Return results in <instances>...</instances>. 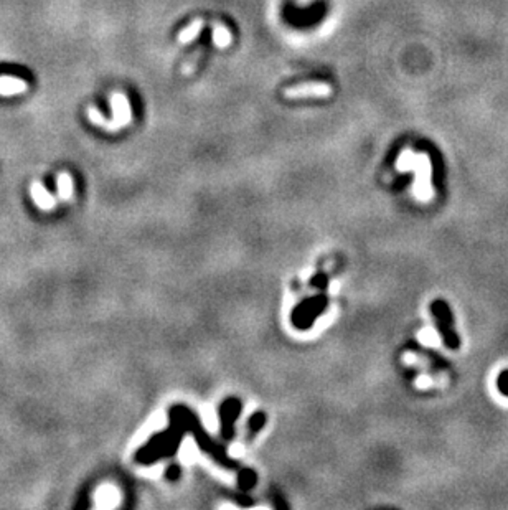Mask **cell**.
Instances as JSON below:
<instances>
[{
  "instance_id": "1",
  "label": "cell",
  "mask_w": 508,
  "mask_h": 510,
  "mask_svg": "<svg viewBox=\"0 0 508 510\" xmlns=\"http://www.w3.org/2000/svg\"><path fill=\"white\" fill-rule=\"evenodd\" d=\"M187 434V424L184 418V404H175L170 410V424L164 431L155 433L135 454L141 464H154L159 459L172 458L180 448V442Z\"/></svg>"
},
{
  "instance_id": "2",
  "label": "cell",
  "mask_w": 508,
  "mask_h": 510,
  "mask_svg": "<svg viewBox=\"0 0 508 510\" xmlns=\"http://www.w3.org/2000/svg\"><path fill=\"white\" fill-rule=\"evenodd\" d=\"M184 418H185V424H187V433L193 434L197 444L200 446L206 454H210V456L213 458L219 466L228 467V469H235V467H238L236 461H233V459L230 458V454L224 451L223 446L218 444L217 441L211 440V438L208 436V433L205 431V428H203L200 421H198L197 415H195L192 410H188L187 406H184Z\"/></svg>"
},
{
  "instance_id": "3",
  "label": "cell",
  "mask_w": 508,
  "mask_h": 510,
  "mask_svg": "<svg viewBox=\"0 0 508 510\" xmlns=\"http://www.w3.org/2000/svg\"><path fill=\"white\" fill-rule=\"evenodd\" d=\"M111 108H113V119H104V116L95 108L88 109V116L95 124L104 126L108 130H117L129 124L133 119V111H130L129 99L122 92H113L111 96Z\"/></svg>"
},
{
  "instance_id": "4",
  "label": "cell",
  "mask_w": 508,
  "mask_h": 510,
  "mask_svg": "<svg viewBox=\"0 0 508 510\" xmlns=\"http://www.w3.org/2000/svg\"><path fill=\"white\" fill-rule=\"evenodd\" d=\"M431 314H433L436 320V327H438L439 334L442 337L444 345L447 349H452V351H457L460 347V339L459 334L456 332V320L451 306L442 299H436L431 304Z\"/></svg>"
},
{
  "instance_id": "5",
  "label": "cell",
  "mask_w": 508,
  "mask_h": 510,
  "mask_svg": "<svg viewBox=\"0 0 508 510\" xmlns=\"http://www.w3.org/2000/svg\"><path fill=\"white\" fill-rule=\"evenodd\" d=\"M329 304V299L325 294H319L311 299H306L292 311V324L297 328H311L312 324L320 314H324L325 307Z\"/></svg>"
},
{
  "instance_id": "6",
  "label": "cell",
  "mask_w": 508,
  "mask_h": 510,
  "mask_svg": "<svg viewBox=\"0 0 508 510\" xmlns=\"http://www.w3.org/2000/svg\"><path fill=\"white\" fill-rule=\"evenodd\" d=\"M241 411H243V403L235 396L226 398L219 404V423H222V438L224 441H231L235 436V423Z\"/></svg>"
},
{
  "instance_id": "7",
  "label": "cell",
  "mask_w": 508,
  "mask_h": 510,
  "mask_svg": "<svg viewBox=\"0 0 508 510\" xmlns=\"http://www.w3.org/2000/svg\"><path fill=\"white\" fill-rule=\"evenodd\" d=\"M330 95L332 88L327 83H304L284 91L286 98H327Z\"/></svg>"
},
{
  "instance_id": "8",
  "label": "cell",
  "mask_w": 508,
  "mask_h": 510,
  "mask_svg": "<svg viewBox=\"0 0 508 510\" xmlns=\"http://www.w3.org/2000/svg\"><path fill=\"white\" fill-rule=\"evenodd\" d=\"M30 195L33 198V202L37 204L38 208L45 210V212H50V210H53L55 205H57V198H55L48 190H46V188L43 187V184H40V182H33L32 184Z\"/></svg>"
},
{
  "instance_id": "9",
  "label": "cell",
  "mask_w": 508,
  "mask_h": 510,
  "mask_svg": "<svg viewBox=\"0 0 508 510\" xmlns=\"http://www.w3.org/2000/svg\"><path fill=\"white\" fill-rule=\"evenodd\" d=\"M28 90L27 81L22 78H12V77H0V95L2 96H14L22 95Z\"/></svg>"
},
{
  "instance_id": "10",
  "label": "cell",
  "mask_w": 508,
  "mask_h": 510,
  "mask_svg": "<svg viewBox=\"0 0 508 510\" xmlns=\"http://www.w3.org/2000/svg\"><path fill=\"white\" fill-rule=\"evenodd\" d=\"M57 185H58V197H60V200H70V198L73 197V180H71V177L65 174V172L58 175Z\"/></svg>"
},
{
  "instance_id": "11",
  "label": "cell",
  "mask_w": 508,
  "mask_h": 510,
  "mask_svg": "<svg viewBox=\"0 0 508 510\" xmlns=\"http://www.w3.org/2000/svg\"><path fill=\"white\" fill-rule=\"evenodd\" d=\"M202 28H203V20L197 19L193 23H190L188 27H185L184 30L180 32L179 41H180V43H188V41L195 40L198 35H200Z\"/></svg>"
},
{
  "instance_id": "12",
  "label": "cell",
  "mask_w": 508,
  "mask_h": 510,
  "mask_svg": "<svg viewBox=\"0 0 508 510\" xmlns=\"http://www.w3.org/2000/svg\"><path fill=\"white\" fill-rule=\"evenodd\" d=\"M264 424H266V415H264V413L257 411V413H254V415H251V418H249V421H248L249 440H251L253 436H256V434L260 433L262 428H264Z\"/></svg>"
},
{
  "instance_id": "13",
  "label": "cell",
  "mask_w": 508,
  "mask_h": 510,
  "mask_svg": "<svg viewBox=\"0 0 508 510\" xmlns=\"http://www.w3.org/2000/svg\"><path fill=\"white\" fill-rule=\"evenodd\" d=\"M213 43H217L218 46H228L231 43V33L228 30L226 27L223 25H217L213 28Z\"/></svg>"
},
{
  "instance_id": "14",
  "label": "cell",
  "mask_w": 508,
  "mask_h": 510,
  "mask_svg": "<svg viewBox=\"0 0 508 510\" xmlns=\"http://www.w3.org/2000/svg\"><path fill=\"white\" fill-rule=\"evenodd\" d=\"M238 482L243 491H249V489L256 486V474L251 469H241Z\"/></svg>"
},
{
  "instance_id": "15",
  "label": "cell",
  "mask_w": 508,
  "mask_h": 510,
  "mask_svg": "<svg viewBox=\"0 0 508 510\" xmlns=\"http://www.w3.org/2000/svg\"><path fill=\"white\" fill-rule=\"evenodd\" d=\"M497 386H498V390H500L502 395L508 396V370H503V372L498 375Z\"/></svg>"
},
{
  "instance_id": "16",
  "label": "cell",
  "mask_w": 508,
  "mask_h": 510,
  "mask_svg": "<svg viewBox=\"0 0 508 510\" xmlns=\"http://www.w3.org/2000/svg\"><path fill=\"white\" fill-rule=\"evenodd\" d=\"M311 282H312V286H314V288L325 289V288H327V276L320 275V273H319V275L312 277V281H311Z\"/></svg>"
},
{
  "instance_id": "17",
  "label": "cell",
  "mask_w": 508,
  "mask_h": 510,
  "mask_svg": "<svg viewBox=\"0 0 508 510\" xmlns=\"http://www.w3.org/2000/svg\"><path fill=\"white\" fill-rule=\"evenodd\" d=\"M180 478V466H170L167 469V479L168 480H177Z\"/></svg>"
}]
</instances>
